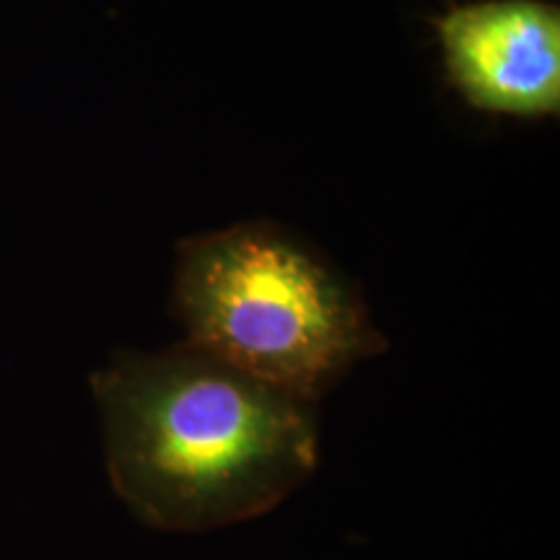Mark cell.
I'll return each mask as SVG.
<instances>
[{
	"instance_id": "obj_2",
	"label": "cell",
	"mask_w": 560,
	"mask_h": 560,
	"mask_svg": "<svg viewBox=\"0 0 560 560\" xmlns=\"http://www.w3.org/2000/svg\"><path fill=\"white\" fill-rule=\"evenodd\" d=\"M174 312L187 346L312 405L387 348L355 291L272 223L182 242Z\"/></svg>"
},
{
	"instance_id": "obj_3",
	"label": "cell",
	"mask_w": 560,
	"mask_h": 560,
	"mask_svg": "<svg viewBox=\"0 0 560 560\" xmlns=\"http://www.w3.org/2000/svg\"><path fill=\"white\" fill-rule=\"evenodd\" d=\"M446 75L488 115L560 112V11L545 0H475L433 21Z\"/></svg>"
},
{
	"instance_id": "obj_1",
	"label": "cell",
	"mask_w": 560,
	"mask_h": 560,
	"mask_svg": "<svg viewBox=\"0 0 560 560\" xmlns=\"http://www.w3.org/2000/svg\"><path fill=\"white\" fill-rule=\"evenodd\" d=\"M112 488L149 527L255 520L317 467L314 405L192 346L120 350L91 374Z\"/></svg>"
}]
</instances>
